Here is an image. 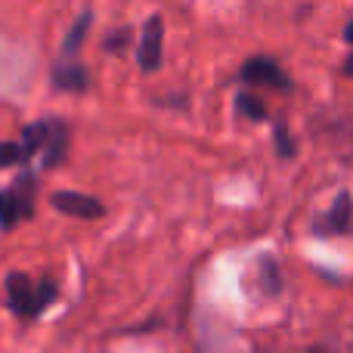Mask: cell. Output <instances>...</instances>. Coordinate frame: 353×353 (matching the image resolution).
<instances>
[{"mask_svg": "<svg viewBox=\"0 0 353 353\" xmlns=\"http://www.w3.org/2000/svg\"><path fill=\"white\" fill-rule=\"evenodd\" d=\"M6 298H10L12 313H19V316H37V313L47 310V304H53L56 285L53 282L34 285L25 273H10L6 276Z\"/></svg>", "mask_w": 353, "mask_h": 353, "instance_id": "1", "label": "cell"}, {"mask_svg": "<svg viewBox=\"0 0 353 353\" xmlns=\"http://www.w3.org/2000/svg\"><path fill=\"white\" fill-rule=\"evenodd\" d=\"M31 201H34V176L22 174L10 189H0V226L12 230L22 217H31Z\"/></svg>", "mask_w": 353, "mask_h": 353, "instance_id": "2", "label": "cell"}, {"mask_svg": "<svg viewBox=\"0 0 353 353\" xmlns=\"http://www.w3.org/2000/svg\"><path fill=\"white\" fill-rule=\"evenodd\" d=\"M161 43H165V22H161V16H152L146 22V28H143L140 50H137V59H140L143 72L161 68Z\"/></svg>", "mask_w": 353, "mask_h": 353, "instance_id": "3", "label": "cell"}, {"mask_svg": "<svg viewBox=\"0 0 353 353\" xmlns=\"http://www.w3.org/2000/svg\"><path fill=\"white\" fill-rule=\"evenodd\" d=\"M50 201H53L56 211L72 214V217H84V220L103 217V205H99V199L84 195V192H53Z\"/></svg>", "mask_w": 353, "mask_h": 353, "instance_id": "4", "label": "cell"}, {"mask_svg": "<svg viewBox=\"0 0 353 353\" xmlns=\"http://www.w3.org/2000/svg\"><path fill=\"white\" fill-rule=\"evenodd\" d=\"M242 81H248V84H267V87H285L288 84L285 72H282L273 59H267V56H254V59L245 62Z\"/></svg>", "mask_w": 353, "mask_h": 353, "instance_id": "5", "label": "cell"}, {"mask_svg": "<svg viewBox=\"0 0 353 353\" xmlns=\"http://www.w3.org/2000/svg\"><path fill=\"white\" fill-rule=\"evenodd\" d=\"M353 217V205H350V192H338L335 208H332L329 220H319V232H347Z\"/></svg>", "mask_w": 353, "mask_h": 353, "instance_id": "6", "label": "cell"}, {"mask_svg": "<svg viewBox=\"0 0 353 353\" xmlns=\"http://www.w3.org/2000/svg\"><path fill=\"white\" fill-rule=\"evenodd\" d=\"M65 146H68V134H65V124L53 121L50 124V134L43 140V165L56 168L62 159H65Z\"/></svg>", "mask_w": 353, "mask_h": 353, "instance_id": "7", "label": "cell"}, {"mask_svg": "<svg viewBox=\"0 0 353 353\" xmlns=\"http://www.w3.org/2000/svg\"><path fill=\"white\" fill-rule=\"evenodd\" d=\"M53 84L59 87V90H87V84H90V78H87V68L84 65H62L53 72Z\"/></svg>", "mask_w": 353, "mask_h": 353, "instance_id": "8", "label": "cell"}, {"mask_svg": "<svg viewBox=\"0 0 353 353\" xmlns=\"http://www.w3.org/2000/svg\"><path fill=\"white\" fill-rule=\"evenodd\" d=\"M50 134V124H28V128L22 130V155L25 159H31V155H37V149H43V140H47Z\"/></svg>", "mask_w": 353, "mask_h": 353, "instance_id": "9", "label": "cell"}, {"mask_svg": "<svg viewBox=\"0 0 353 353\" xmlns=\"http://www.w3.org/2000/svg\"><path fill=\"white\" fill-rule=\"evenodd\" d=\"M90 22H93V16L90 12H84V16L74 22V28L68 31V37H65V43H62V56H68L72 59L74 53L81 50V43H84V37H87V28H90Z\"/></svg>", "mask_w": 353, "mask_h": 353, "instance_id": "10", "label": "cell"}, {"mask_svg": "<svg viewBox=\"0 0 353 353\" xmlns=\"http://www.w3.org/2000/svg\"><path fill=\"white\" fill-rule=\"evenodd\" d=\"M236 103H239V112H242V115H248V118H254V121H261V118L267 115L263 103H261V99H254L251 93H239Z\"/></svg>", "mask_w": 353, "mask_h": 353, "instance_id": "11", "label": "cell"}, {"mask_svg": "<svg viewBox=\"0 0 353 353\" xmlns=\"http://www.w3.org/2000/svg\"><path fill=\"white\" fill-rule=\"evenodd\" d=\"M19 161H25L22 146L19 143H0V168H12Z\"/></svg>", "mask_w": 353, "mask_h": 353, "instance_id": "12", "label": "cell"}, {"mask_svg": "<svg viewBox=\"0 0 353 353\" xmlns=\"http://www.w3.org/2000/svg\"><path fill=\"white\" fill-rule=\"evenodd\" d=\"M261 270H263V285H267V292L276 294V292H279V273H276V261H273V257H263Z\"/></svg>", "mask_w": 353, "mask_h": 353, "instance_id": "13", "label": "cell"}, {"mask_svg": "<svg viewBox=\"0 0 353 353\" xmlns=\"http://www.w3.org/2000/svg\"><path fill=\"white\" fill-rule=\"evenodd\" d=\"M128 41H130V31L124 28V31H118L115 37H109V41H105V50H112V53H118V50H124V47H128Z\"/></svg>", "mask_w": 353, "mask_h": 353, "instance_id": "14", "label": "cell"}, {"mask_svg": "<svg viewBox=\"0 0 353 353\" xmlns=\"http://www.w3.org/2000/svg\"><path fill=\"white\" fill-rule=\"evenodd\" d=\"M276 143H279V152H282V159H288V155L294 152V146H292V140H288V134H285V128H276Z\"/></svg>", "mask_w": 353, "mask_h": 353, "instance_id": "15", "label": "cell"}, {"mask_svg": "<svg viewBox=\"0 0 353 353\" xmlns=\"http://www.w3.org/2000/svg\"><path fill=\"white\" fill-rule=\"evenodd\" d=\"M344 37H347V41H350V43H353V22H350V25H347V31H344Z\"/></svg>", "mask_w": 353, "mask_h": 353, "instance_id": "16", "label": "cell"}, {"mask_svg": "<svg viewBox=\"0 0 353 353\" xmlns=\"http://www.w3.org/2000/svg\"><path fill=\"white\" fill-rule=\"evenodd\" d=\"M344 72H347V74H353V56L347 59V65H344Z\"/></svg>", "mask_w": 353, "mask_h": 353, "instance_id": "17", "label": "cell"}]
</instances>
